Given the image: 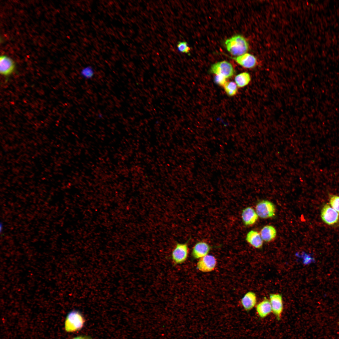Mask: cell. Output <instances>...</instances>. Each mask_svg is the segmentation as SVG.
Returning <instances> with one entry per match:
<instances>
[{
  "mask_svg": "<svg viewBox=\"0 0 339 339\" xmlns=\"http://www.w3.org/2000/svg\"><path fill=\"white\" fill-rule=\"evenodd\" d=\"M85 322L82 314L77 310L70 312L67 315L64 322V328L68 332L78 331L82 328Z\"/></svg>",
  "mask_w": 339,
  "mask_h": 339,
  "instance_id": "cell-2",
  "label": "cell"
},
{
  "mask_svg": "<svg viewBox=\"0 0 339 339\" xmlns=\"http://www.w3.org/2000/svg\"><path fill=\"white\" fill-rule=\"evenodd\" d=\"M214 79V81L216 83L219 85L223 86L227 82L226 80L227 78L223 76L219 75H216Z\"/></svg>",
  "mask_w": 339,
  "mask_h": 339,
  "instance_id": "cell-22",
  "label": "cell"
},
{
  "mask_svg": "<svg viewBox=\"0 0 339 339\" xmlns=\"http://www.w3.org/2000/svg\"><path fill=\"white\" fill-rule=\"evenodd\" d=\"M231 58L239 65L247 68H253L257 64V60L255 57L248 53H245L242 55Z\"/></svg>",
  "mask_w": 339,
  "mask_h": 339,
  "instance_id": "cell-11",
  "label": "cell"
},
{
  "mask_svg": "<svg viewBox=\"0 0 339 339\" xmlns=\"http://www.w3.org/2000/svg\"><path fill=\"white\" fill-rule=\"evenodd\" d=\"M210 71L216 75L222 76L227 78L231 77L235 73L232 64L226 61L218 62L213 64Z\"/></svg>",
  "mask_w": 339,
  "mask_h": 339,
  "instance_id": "cell-4",
  "label": "cell"
},
{
  "mask_svg": "<svg viewBox=\"0 0 339 339\" xmlns=\"http://www.w3.org/2000/svg\"><path fill=\"white\" fill-rule=\"evenodd\" d=\"M15 64L14 61L9 56L2 55L0 57V73L4 77H8L14 72Z\"/></svg>",
  "mask_w": 339,
  "mask_h": 339,
  "instance_id": "cell-8",
  "label": "cell"
},
{
  "mask_svg": "<svg viewBox=\"0 0 339 339\" xmlns=\"http://www.w3.org/2000/svg\"><path fill=\"white\" fill-rule=\"evenodd\" d=\"M269 301L271 304L272 312L279 320L281 317L283 309L282 298V295L279 293L271 294L269 296Z\"/></svg>",
  "mask_w": 339,
  "mask_h": 339,
  "instance_id": "cell-9",
  "label": "cell"
},
{
  "mask_svg": "<svg viewBox=\"0 0 339 339\" xmlns=\"http://www.w3.org/2000/svg\"><path fill=\"white\" fill-rule=\"evenodd\" d=\"M321 216L323 221L329 225H333L339 221L338 213L327 204L323 207Z\"/></svg>",
  "mask_w": 339,
  "mask_h": 339,
  "instance_id": "cell-6",
  "label": "cell"
},
{
  "mask_svg": "<svg viewBox=\"0 0 339 339\" xmlns=\"http://www.w3.org/2000/svg\"><path fill=\"white\" fill-rule=\"evenodd\" d=\"M260 234L263 241L266 242H269L275 238L277 235V231L275 228L272 226L266 225L261 229Z\"/></svg>",
  "mask_w": 339,
  "mask_h": 339,
  "instance_id": "cell-16",
  "label": "cell"
},
{
  "mask_svg": "<svg viewBox=\"0 0 339 339\" xmlns=\"http://www.w3.org/2000/svg\"><path fill=\"white\" fill-rule=\"evenodd\" d=\"M225 44L228 51L232 55L239 56L248 51V43L243 36L237 35L227 39Z\"/></svg>",
  "mask_w": 339,
  "mask_h": 339,
  "instance_id": "cell-1",
  "label": "cell"
},
{
  "mask_svg": "<svg viewBox=\"0 0 339 339\" xmlns=\"http://www.w3.org/2000/svg\"><path fill=\"white\" fill-rule=\"evenodd\" d=\"M98 117L99 118H102L103 117L102 115L101 114H99L98 115Z\"/></svg>",
  "mask_w": 339,
  "mask_h": 339,
  "instance_id": "cell-25",
  "label": "cell"
},
{
  "mask_svg": "<svg viewBox=\"0 0 339 339\" xmlns=\"http://www.w3.org/2000/svg\"><path fill=\"white\" fill-rule=\"evenodd\" d=\"M223 87L226 93L229 96H234L237 93L238 86L233 82L227 81Z\"/></svg>",
  "mask_w": 339,
  "mask_h": 339,
  "instance_id": "cell-19",
  "label": "cell"
},
{
  "mask_svg": "<svg viewBox=\"0 0 339 339\" xmlns=\"http://www.w3.org/2000/svg\"><path fill=\"white\" fill-rule=\"evenodd\" d=\"M3 224H2V223H1V224H0V232H1V233L2 231V230L3 229Z\"/></svg>",
  "mask_w": 339,
  "mask_h": 339,
  "instance_id": "cell-24",
  "label": "cell"
},
{
  "mask_svg": "<svg viewBox=\"0 0 339 339\" xmlns=\"http://www.w3.org/2000/svg\"><path fill=\"white\" fill-rule=\"evenodd\" d=\"M72 339H93L90 336L86 335H80L76 336Z\"/></svg>",
  "mask_w": 339,
  "mask_h": 339,
  "instance_id": "cell-23",
  "label": "cell"
},
{
  "mask_svg": "<svg viewBox=\"0 0 339 339\" xmlns=\"http://www.w3.org/2000/svg\"><path fill=\"white\" fill-rule=\"evenodd\" d=\"M234 80L237 86L242 88L249 83L251 81V77L248 73L243 72L237 75L235 77Z\"/></svg>",
  "mask_w": 339,
  "mask_h": 339,
  "instance_id": "cell-17",
  "label": "cell"
},
{
  "mask_svg": "<svg viewBox=\"0 0 339 339\" xmlns=\"http://www.w3.org/2000/svg\"><path fill=\"white\" fill-rule=\"evenodd\" d=\"M256 311L259 317L264 318L271 312L272 309L269 300L265 299L258 303L256 306Z\"/></svg>",
  "mask_w": 339,
  "mask_h": 339,
  "instance_id": "cell-15",
  "label": "cell"
},
{
  "mask_svg": "<svg viewBox=\"0 0 339 339\" xmlns=\"http://www.w3.org/2000/svg\"><path fill=\"white\" fill-rule=\"evenodd\" d=\"M211 249L210 246L204 241L197 243L193 248L191 255L196 259L200 258L208 255Z\"/></svg>",
  "mask_w": 339,
  "mask_h": 339,
  "instance_id": "cell-10",
  "label": "cell"
},
{
  "mask_svg": "<svg viewBox=\"0 0 339 339\" xmlns=\"http://www.w3.org/2000/svg\"><path fill=\"white\" fill-rule=\"evenodd\" d=\"M257 297L256 294L252 291L247 293L242 298L241 303L244 309L247 311L252 309L256 304Z\"/></svg>",
  "mask_w": 339,
  "mask_h": 339,
  "instance_id": "cell-13",
  "label": "cell"
},
{
  "mask_svg": "<svg viewBox=\"0 0 339 339\" xmlns=\"http://www.w3.org/2000/svg\"><path fill=\"white\" fill-rule=\"evenodd\" d=\"M178 50L181 52L188 53L190 51V48L188 46L187 43L185 41H179L177 44Z\"/></svg>",
  "mask_w": 339,
  "mask_h": 339,
  "instance_id": "cell-21",
  "label": "cell"
},
{
  "mask_svg": "<svg viewBox=\"0 0 339 339\" xmlns=\"http://www.w3.org/2000/svg\"><path fill=\"white\" fill-rule=\"evenodd\" d=\"M95 71L91 66L87 65L82 68L80 72V76L83 79L90 80L94 76Z\"/></svg>",
  "mask_w": 339,
  "mask_h": 339,
  "instance_id": "cell-18",
  "label": "cell"
},
{
  "mask_svg": "<svg viewBox=\"0 0 339 339\" xmlns=\"http://www.w3.org/2000/svg\"><path fill=\"white\" fill-rule=\"evenodd\" d=\"M189 253V248L187 242L184 243H177L173 250L171 259L175 265L181 264L186 260Z\"/></svg>",
  "mask_w": 339,
  "mask_h": 339,
  "instance_id": "cell-3",
  "label": "cell"
},
{
  "mask_svg": "<svg viewBox=\"0 0 339 339\" xmlns=\"http://www.w3.org/2000/svg\"><path fill=\"white\" fill-rule=\"evenodd\" d=\"M217 261L215 257L207 255L199 259L196 265V268L204 272H212L215 268Z\"/></svg>",
  "mask_w": 339,
  "mask_h": 339,
  "instance_id": "cell-7",
  "label": "cell"
},
{
  "mask_svg": "<svg viewBox=\"0 0 339 339\" xmlns=\"http://www.w3.org/2000/svg\"><path fill=\"white\" fill-rule=\"evenodd\" d=\"M329 202L331 207L339 213V196L335 195H330Z\"/></svg>",
  "mask_w": 339,
  "mask_h": 339,
  "instance_id": "cell-20",
  "label": "cell"
},
{
  "mask_svg": "<svg viewBox=\"0 0 339 339\" xmlns=\"http://www.w3.org/2000/svg\"><path fill=\"white\" fill-rule=\"evenodd\" d=\"M276 211L274 204L271 202L263 200L258 202L256 207V211L258 216L263 219L274 216Z\"/></svg>",
  "mask_w": 339,
  "mask_h": 339,
  "instance_id": "cell-5",
  "label": "cell"
},
{
  "mask_svg": "<svg viewBox=\"0 0 339 339\" xmlns=\"http://www.w3.org/2000/svg\"><path fill=\"white\" fill-rule=\"evenodd\" d=\"M258 217L256 211L251 207H247L242 210V219L244 224L246 226L254 224L257 221Z\"/></svg>",
  "mask_w": 339,
  "mask_h": 339,
  "instance_id": "cell-12",
  "label": "cell"
},
{
  "mask_svg": "<svg viewBox=\"0 0 339 339\" xmlns=\"http://www.w3.org/2000/svg\"><path fill=\"white\" fill-rule=\"evenodd\" d=\"M246 240L255 248L259 249L262 246L263 240L260 234L256 231L251 230L249 232L246 234Z\"/></svg>",
  "mask_w": 339,
  "mask_h": 339,
  "instance_id": "cell-14",
  "label": "cell"
}]
</instances>
